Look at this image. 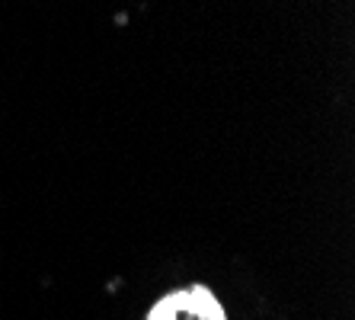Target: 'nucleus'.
<instances>
[{"label":"nucleus","mask_w":355,"mask_h":320,"mask_svg":"<svg viewBox=\"0 0 355 320\" xmlns=\"http://www.w3.org/2000/svg\"><path fill=\"white\" fill-rule=\"evenodd\" d=\"M150 320H224V314L205 288H189V292L160 301Z\"/></svg>","instance_id":"obj_1"}]
</instances>
